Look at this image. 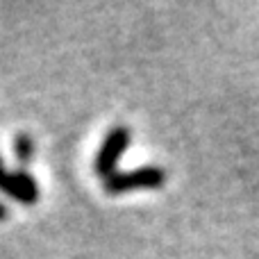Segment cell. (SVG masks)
Wrapping results in <instances>:
<instances>
[{"label":"cell","mask_w":259,"mask_h":259,"mask_svg":"<svg viewBox=\"0 0 259 259\" xmlns=\"http://www.w3.org/2000/svg\"><path fill=\"white\" fill-rule=\"evenodd\" d=\"M166 173L157 166L132 170V173H116L109 180H105V191L107 193H125L132 189H155L164 182Z\"/></svg>","instance_id":"cell-1"},{"label":"cell","mask_w":259,"mask_h":259,"mask_svg":"<svg viewBox=\"0 0 259 259\" xmlns=\"http://www.w3.org/2000/svg\"><path fill=\"white\" fill-rule=\"evenodd\" d=\"M127 143H130V130L127 127L118 125L107 134L98 157H96V173H98L103 180H109L112 175H116V161H118V157L125 152Z\"/></svg>","instance_id":"cell-2"},{"label":"cell","mask_w":259,"mask_h":259,"mask_svg":"<svg viewBox=\"0 0 259 259\" xmlns=\"http://www.w3.org/2000/svg\"><path fill=\"white\" fill-rule=\"evenodd\" d=\"M0 189L23 205H32L39 198V187H36L34 178L23 173V170L21 173H9V170H5L3 161H0Z\"/></svg>","instance_id":"cell-3"},{"label":"cell","mask_w":259,"mask_h":259,"mask_svg":"<svg viewBox=\"0 0 259 259\" xmlns=\"http://www.w3.org/2000/svg\"><path fill=\"white\" fill-rule=\"evenodd\" d=\"M14 155H16L18 161H30L32 155H34V143L27 134H18L14 139Z\"/></svg>","instance_id":"cell-4"},{"label":"cell","mask_w":259,"mask_h":259,"mask_svg":"<svg viewBox=\"0 0 259 259\" xmlns=\"http://www.w3.org/2000/svg\"><path fill=\"white\" fill-rule=\"evenodd\" d=\"M7 214H9V211H7V207H5L3 202H0V221H5V219H7Z\"/></svg>","instance_id":"cell-5"}]
</instances>
